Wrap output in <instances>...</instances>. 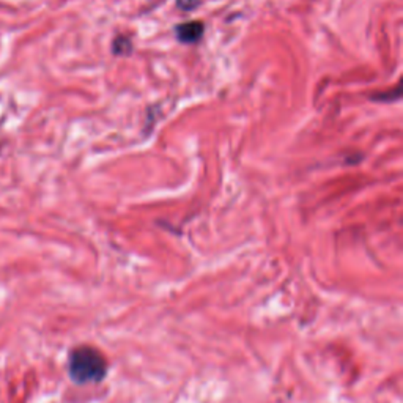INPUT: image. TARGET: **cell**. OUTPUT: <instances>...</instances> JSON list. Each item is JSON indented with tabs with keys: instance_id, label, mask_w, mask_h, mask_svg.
Here are the masks:
<instances>
[{
	"instance_id": "6da1fadb",
	"label": "cell",
	"mask_w": 403,
	"mask_h": 403,
	"mask_svg": "<svg viewBox=\"0 0 403 403\" xmlns=\"http://www.w3.org/2000/svg\"><path fill=\"white\" fill-rule=\"evenodd\" d=\"M107 361L103 353L93 346L73 348L68 358V374L76 384L101 383L107 375Z\"/></svg>"
},
{
	"instance_id": "7a4b0ae2",
	"label": "cell",
	"mask_w": 403,
	"mask_h": 403,
	"mask_svg": "<svg viewBox=\"0 0 403 403\" xmlns=\"http://www.w3.org/2000/svg\"><path fill=\"white\" fill-rule=\"evenodd\" d=\"M176 36L180 38V41L183 43H197L202 35H204V24L199 21L192 22H185L180 24L178 27L175 29Z\"/></svg>"
},
{
	"instance_id": "3957f363",
	"label": "cell",
	"mask_w": 403,
	"mask_h": 403,
	"mask_svg": "<svg viewBox=\"0 0 403 403\" xmlns=\"http://www.w3.org/2000/svg\"><path fill=\"white\" fill-rule=\"evenodd\" d=\"M112 50L115 52L117 55H125V54H129L131 52V41L128 38L125 36H118L115 41H113V46Z\"/></svg>"
},
{
	"instance_id": "277c9868",
	"label": "cell",
	"mask_w": 403,
	"mask_h": 403,
	"mask_svg": "<svg viewBox=\"0 0 403 403\" xmlns=\"http://www.w3.org/2000/svg\"><path fill=\"white\" fill-rule=\"evenodd\" d=\"M176 5H178L181 10L189 11V10H194L195 6L199 5V0H176Z\"/></svg>"
}]
</instances>
